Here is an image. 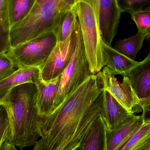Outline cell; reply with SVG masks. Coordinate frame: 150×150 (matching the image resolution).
I'll return each mask as SVG.
<instances>
[{"label": "cell", "mask_w": 150, "mask_h": 150, "mask_svg": "<svg viewBox=\"0 0 150 150\" xmlns=\"http://www.w3.org/2000/svg\"><path fill=\"white\" fill-rule=\"evenodd\" d=\"M103 86L97 74L91 75L46 117L40 133L47 150H74L102 112Z\"/></svg>", "instance_id": "cell-1"}, {"label": "cell", "mask_w": 150, "mask_h": 150, "mask_svg": "<svg viewBox=\"0 0 150 150\" xmlns=\"http://www.w3.org/2000/svg\"><path fill=\"white\" fill-rule=\"evenodd\" d=\"M37 92L36 84L25 83L12 88L1 101L9 122L7 142L20 149L34 145L41 137Z\"/></svg>", "instance_id": "cell-2"}, {"label": "cell", "mask_w": 150, "mask_h": 150, "mask_svg": "<svg viewBox=\"0 0 150 150\" xmlns=\"http://www.w3.org/2000/svg\"><path fill=\"white\" fill-rule=\"evenodd\" d=\"M71 8L63 1L35 0L26 16L11 28V48L38 38L54 34L63 16Z\"/></svg>", "instance_id": "cell-3"}, {"label": "cell", "mask_w": 150, "mask_h": 150, "mask_svg": "<svg viewBox=\"0 0 150 150\" xmlns=\"http://www.w3.org/2000/svg\"><path fill=\"white\" fill-rule=\"evenodd\" d=\"M75 8L87 60L92 73L96 74L104 67L98 0H78Z\"/></svg>", "instance_id": "cell-4"}, {"label": "cell", "mask_w": 150, "mask_h": 150, "mask_svg": "<svg viewBox=\"0 0 150 150\" xmlns=\"http://www.w3.org/2000/svg\"><path fill=\"white\" fill-rule=\"evenodd\" d=\"M92 75L86 57L79 23L74 53L70 63L61 75L59 91L50 115Z\"/></svg>", "instance_id": "cell-5"}, {"label": "cell", "mask_w": 150, "mask_h": 150, "mask_svg": "<svg viewBox=\"0 0 150 150\" xmlns=\"http://www.w3.org/2000/svg\"><path fill=\"white\" fill-rule=\"evenodd\" d=\"M57 43L54 34H49L11 47L6 53L15 67H38L45 64Z\"/></svg>", "instance_id": "cell-6"}, {"label": "cell", "mask_w": 150, "mask_h": 150, "mask_svg": "<svg viewBox=\"0 0 150 150\" xmlns=\"http://www.w3.org/2000/svg\"><path fill=\"white\" fill-rule=\"evenodd\" d=\"M78 19L74 30L64 41L57 42L45 64L40 69L41 79L47 81L62 74L74 56L76 45Z\"/></svg>", "instance_id": "cell-7"}, {"label": "cell", "mask_w": 150, "mask_h": 150, "mask_svg": "<svg viewBox=\"0 0 150 150\" xmlns=\"http://www.w3.org/2000/svg\"><path fill=\"white\" fill-rule=\"evenodd\" d=\"M97 74L101 80L103 89L108 92L129 112L134 114L137 112L136 108H141L140 100L127 76H123L122 83H120L107 67Z\"/></svg>", "instance_id": "cell-8"}, {"label": "cell", "mask_w": 150, "mask_h": 150, "mask_svg": "<svg viewBox=\"0 0 150 150\" xmlns=\"http://www.w3.org/2000/svg\"><path fill=\"white\" fill-rule=\"evenodd\" d=\"M98 1L101 38L104 43L111 46L117 33L122 12L116 0H98Z\"/></svg>", "instance_id": "cell-9"}, {"label": "cell", "mask_w": 150, "mask_h": 150, "mask_svg": "<svg viewBox=\"0 0 150 150\" xmlns=\"http://www.w3.org/2000/svg\"><path fill=\"white\" fill-rule=\"evenodd\" d=\"M102 95L101 115L107 130L113 131L134 114L129 112L107 91L103 89Z\"/></svg>", "instance_id": "cell-10"}, {"label": "cell", "mask_w": 150, "mask_h": 150, "mask_svg": "<svg viewBox=\"0 0 150 150\" xmlns=\"http://www.w3.org/2000/svg\"><path fill=\"white\" fill-rule=\"evenodd\" d=\"M124 76L130 80L141 107V104L150 97V54Z\"/></svg>", "instance_id": "cell-11"}, {"label": "cell", "mask_w": 150, "mask_h": 150, "mask_svg": "<svg viewBox=\"0 0 150 150\" xmlns=\"http://www.w3.org/2000/svg\"><path fill=\"white\" fill-rule=\"evenodd\" d=\"M144 123L142 115H134L126 122L113 131L106 130V150H115L131 138Z\"/></svg>", "instance_id": "cell-12"}, {"label": "cell", "mask_w": 150, "mask_h": 150, "mask_svg": "<svg viewBox=\"0 0 150 150\" xmlns=\"http://www.w3.org/2000/svg\"><path fill=\"white\" fill-rule=\"evenodd\" d=\"M61 75L47 81L41 79L37 83V105L39 113L42 117L50 115L59 87Z\"/></svg>", "instance_id": "cell-13"}, {"label": "cell", "mask_w": 150, "mask_h": 150, "mask_svg": "<svg viewBox=\"0 0 150 150\" xmlns=\"http://www.w3.org/2000/svg\"><path fill=\"white\" fill-rule=\"evenodd\" d=\"M40 79L39 68L18 69L12 74L0 81V102L12 88L25 83H33L36 85Z\"/></svg>", "instance_id": "cell-14"}, {"label": "cell", "mask_w": 150, "mask_h": 150, "mask_svg": "<svg viewBox=\"0 0 150 150\" xmlns=\"http://www.w3.org/2000/svg\"><path fill=\"white\" fill-rule=\"evenodd\" d=\"M102 53L104 67H107L115 75L125 76L139 62L129 59L104 42Z\"/></svg>", "instance_id": "cell-15"}, {"label": "cell", "mask_w": 150, "mask_h": 150, "mask_svg": "<svg viewBox=\"0 0 150 150\" xmlns=\"http://www.w3.org/2000/svg\"><path fill=\"white\" fill-rule=\"evenodd\" d=\"M106 130L105 121L100 115L89 127L80 142L83 150H106Z\"/></svg>", "instance_id": "cell-16"}, {"label": "cell", "mask_w": 150, "mask_h": 150, "mask_svg": "<svg viewBox=\"0 0 150 150\" xmlns=\"http://www.w3.org/2000/svg\"><path fill=\"white\" fill-rule=\"evenodd\" d=\"M10 0H0V54L11 48Z\"/></svg>", "instance_id": "cell-17"}, {"label": "cell", "mask_w": 150, "mask_h": 150, "mask_svg": "<svg viewBox=\"0 0 150 150\" xmlns=\"http://www.w3.org/2000/svg\"><path fill=\"white\" fill-rule=\"evenodd\" d=\"M115 150H150V120H144L137 132Z\"/></svg>", "instance_id": "cell-18"}, {"label": "cell", "mask_w": 150, "mask_h": 150, "mask_svg": "<svg viewBox=\"0 0 150 150\" xmlns=\"http://www.w3.org/2000/svg\"><path fill=\"white\" fill-rule=\"evenodd\" d=\"M145 38L143 33L138 31L136 34L128 38L117 41L113 48L129 59L134 60Z\"/></svg>", "instance_id": "cell-19"}, {"label": "cell", "mask_w": 150, "mask_h": 150, "mask_svg": "<svg viewBox=\"0 0 150 150\" xmlns=\"http://www.w3.org/2000/svg\"><path fill=\"white\" fill-rule=\"evenodd\" d=\"M76 6V5H75ZM78 21L75 6L70 8L63 16L54 33L57 42L67 39L74 30Z\"/></svg>", "instance_id": "cell-20"}, {"label": "cell", "mask_w": 150, "mask_h": 150, "mask_svg": "<svg viewBox=\"0 0 150 150\" xmlns=\"http://www.w3.org/2000/svg\"><path fill=\"white\" fill-rule=\"evenodd\" d=\"M35 0H10L11 28L19 23L29 13Z\"/></svg>", "instance_id": "cell-21"}, {"label": "cell", "mask_w": 150, "mask_h": 150, "mask_svg": "<svg viewBox=\"0 0 150 150\" xmlns=\"http://www.w3.org/2000/svg\"><path fill=\"white\" fill-rule=\"evenodd\" d=\"M122 12L131 14L134 12L150 9V0H116Z\"/></svg>", "instance_id": "cell-22"}, {"label": "cell", "mask_w": 150, "mask_h": 150, "mask_svg": "<svg viewBox=\"0 0 150 150\" xmlns=\"http://www.w3.org/2000/svg\"><path fill=\"white\" fill-rule=\"evenodd\" d=\"M130 15L137 26L138 31L143 33L146 38H150V9L134 12Z\"/></svg>", "instance_id": "cell-23"}, {"label": "cell", "mask_w": 150, "mask_h": 150, "mask_svg": "<svg viewBox=\"0 0 150 150\" xmlns=\"http://www.w3.org/2000/svg\"><path fill=\"white\" fill-rule=\"evenodd\" d=\"M9 122L4 105L0 103V148L5 142L8 140Z\"/></svg>", "instance_id": "cell-24"}, {"label": "cell", "mask_w": 150, "mask_h": 150, "mask_svg": "<svg viewBox=\"0 0 150 150\" xmlns=\"http://www.w3.org/2000/svg\"><path fill=\"white\" fill-rule=\"evenodd\" d=\"M17 69L7 54H0V81L14 73Z\"/></svg>", "instance_id": "cell-25"}, {"label": "cell", "mask_w": 150, "mask_h": 150, "mask_svg": "<svg viewBox=\"0 0 150 150\" xmlns=\"http://www.w3.org/2000/svg\"><path fill=\"white\" fill-rule=\"evenodd\" d=\"M142 111V116L144 120H150V103L143 108Z\"/></svg>", "instance_id": "cell-26"}, {"label": "cell", "mask_w": 150, "mask_h": 150, "mask_svg": "<svg viewBox=\"0 0 150 150\" xmlns=\"http://www.w3.org/2000/svg\"><path fill=\"white\" fill-rule=\"evenodd\" d=\"M0 150H23L18 149L8 142H6L2 144L0 148Z\"/></svg>", "instance_id": "cell-27"}, {"label": "cell", "mask_w": 150, "mask_h": 150, "mask_svg": "<svg viewBox=\"0 0 150 150\" xmlns=\"http://www.w3.org/2000/svg\"><path fill=\"white\" fill-rule=\"evenodd\" d=\"M33 150H47L45 145V143L42 139L38 141L34 144Z\"/></svg>", "instance_id": "cell-28"}, {"label": "cell", "mask_w": 150, "mask_h": 150, "mask_svg": "<svg viewBox=\"0 0 150 150\" xmlns=\"http://www.w3.org/2000/svg\"><path fill=\"white\" fill-rule=\"evenodd\" d=\"M77 1L78 0H63L64 3L70 8L74 7L76 4Z\"/></svg>", "instance_id": "cell-29"}, {"label": "cell", "mask_w": 150, "mask_h": 150, "mask_svg": "<svg viewBox=\"0 0 150 150\" xmlns=\"http://www.w3.org/2000/svg\"><path fill=\"white\" fill-rule=\"evenodd\" d=\"M150 103V97L148 99L144 101V102H143L141 105V108H142H142L146 106V105L149 104V103Z\"/></svg>", "instance_id": "cell-30"}, {"label": "cell", "mask_w": 150, "mask_h": 150, "mask_svg": "<svg viewBox=\"0 0 150 150\" xmlns=\"http://www.w3.org/2000/svg\"><path fill=\"white\" fill-rule=\"evenodd\" d=\"M74 150H83V149H82V147H81V145H79V147H78L77 148H76V149H74Z\"/></svg>", "instance_id": "cell-31"}, {"label": "cell", "mask_w": 150, "mask_h": 150, "mask_svg": "<svg viewBox=\"0 0 150 150\" xmlns=\"http://www.w3.org/2000/svg\"><path fill=\"white\" fill-rule=\"evenodd\" d=\"M54 1H63V0H54Z\"/></svg>", "instance_id": "cell-32"}, {"label": "cell", "mask_w": 150, "mask_h": 150, "mask_svg": "<svg viewBox=\"0 0 150 150\" xmlns=\"http://www.w3.org/2000/svg\"></svg>", "instance_id": "cell-33"}, {"label": "cell", "mask_w": 150, "mask_h": 150, "mask_svg": "<svg viewBox=\"0 0 150 150\" xmlns=\"http://www.w3.org/2000/svg\"><path fill=\"white\" fill-rule=\"evenodd\" d=\"M1 103V102H0V103Z\"/></svg>", "instance_id": "cell-34"}]
</instances>
